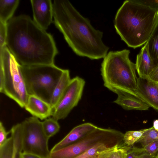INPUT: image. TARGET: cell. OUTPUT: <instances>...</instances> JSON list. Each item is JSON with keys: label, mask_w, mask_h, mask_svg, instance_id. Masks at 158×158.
<instances>
[{"label": "cell", "mask_w": 158, "mask_h": 158, "mask_svg": "<svg viewBox=\"0 0 158 158\" xmlns=\"http://www.w3.org/2000/svg\"><path fill=\"white\" fill-rule=\"evenodd\" d=\"M148 128L138 131H129L123 135V140L125 144L133 146Z\"/></svg>", "instance_id": "cb8c5ba5"}, {"label": "cell", "mask_w": 158, "mask_h": 158, "mask_svg": "<svg viewBox=\"0 0 158 158\" xmlns=\"http://www.w3.org/2000/svg\"><path fill=\"white\" fill-rule=\"evenodd\" d=\"M19 0H0V22L7 24L12 17Z\"/></svg>", "instance_id": "e0dca14e"}, {"label": "cell", "mask_w": 158, "mask_h": 158, "mask_svg": "<svg viewBox=\"0 0 158 158\" xmlns=\"http://www.w3.org/2000/svg\"><path fill=\"white\" fill-rule=\"evenodd\" d=\"M23 134V152L34 154L42 158H48L49 139L45 134L42 122L34 117L27 118L21 123Z\"/></svg>", "instance_id": "52a82bcc"}, {"label": "cell", "mask_w": 158, "mask_h": 158, "mask_svg": "<svg viewBox=\"0 0 158 158\" xmlns=\"http://www.w3.org/2000/svg\"><path fill=\"white\" fill-rule=\"evenodd\" d=\"M131 150L138 153H146L151 155H157L158 152V140L141 148L133 147Z\"/></svg>", "instance_id": "d4e9b609"}, {"label": "cell", "mask_w": 158, "mask_h": 158, "mask_svg": "<svg viewBox=\"0 0 158 158\" xmlns=\"http://www.w3.org/2000/svg\"><path fill=\"white\" fill-rule=\"evenodd\" d=\"M148 79L158 83V65L155 67L150 73Z\"/></svg>", "instance_id": "f546056e"}, {"label": "cell", "mask_w": 158, "mask_h": 158, "mask_svg": "<svg viewBox=\"0 0 158 158\" xmlns=\"http://www.w3.org/2000/svg\"><path fill=\"white\" fill-rule=\"evenodd\" d=\"M130 53L126 49L109 52L102 63L101 74L104 86L110 90L121 91L139 97L135 93L138 78L135 64L130 60Z\"/></svg>", "instance_id": "277c9868"}, {"label": "cell", "mask_w": 158, "mask_h": 158, "mask_svg": "<svg viewBox=\"0 0 158 158\" xmlns=\"http://www.w3.org/2000/svg\"><path fill=\"white\" fill-rule=\"evenodd\" d=\"M21 158H42L41 157L32 153L23 152L21 155Z\"/></svg>", "instance_id": "1f68e13d"}, {"label": "cell", "mask_w": 158, "mask_h": 158, "mask_svg": "<svg viewBox=\"0 0 158 158\" xmlns=\"http://www.w3.org/2000/svg\"><path fill=\"white\" fill-rule=\"evenodd\" d=\"M156 158H158V157H157V156H156Z\"/></svg>", "instance_id": "836d02e7"}, {"label": "cell", "mask_w": 158, "mask_h": 158, "mask_svg": "<svg viewBox=\"0 0 158 158\" xmlns=\"http://www.w3.org/2000/svg\"><path fill=\"white\" fill-rule=\"evenodd\" d=\"M71 79L69 70L64 69L52 94L50 105L53 110L64 92Z\"/></svg>", "instance_id": "2e32d148"}, {"label": "cell", "mask_w": 158, "mask_h": 158, "mask_svg": "<svg viewBox=\"0 0 158 158\" xmlns=\"http://www.w3.org/2000/svg\"><path fill=\"white\" fill-rule=\"evenodd\" d=\"M136 2L149 7L153 9L158 10V0H134Z\"/></svg>", "instance_id": "83f0119b"}, {"label": "cell", "mask_w": 158, "mask_h": 158, "mask_svg": "<svg viewBox=\"0 0 158 158\" xmlns=\"http://www.w3.org/2000/svg\"><path fill=\"white\" fill-rule=\"evenodd\" d=\"M158 140V131L153 127L148 128L136 143H140L144 147L149 144Z\"/></svg>", "instance_id": "603a6c76"}, {"label": "cell", "mask_w": 158, "mask_h": 158, "mask_svg": "<svg viewBox=\"0 0 158 158\" xmlns=\"http://www.w3.org/2000/svg\"><path fill=\"white\" fill-rule=\"evenodd\" d=\"M54 23L77 55L91 60L104 58L109 48L102 40L103 33L96 29L68 0H54Z\"/></svg>", "instance_id": "7a4b0ae2"}, {"label": "cell", "mask_w": 158, "mask_h": 158, "mask_svg": "<svg viewBox=\"0 0 158 158\" xmlns=\"http://www.w3.org/2000/svg\"><path fill=\"white\" fill-rule=\"evenodd\" d=\"M114 93L117 95L114 102L126 110H146L150 106L138 97L124 91L117 90Z\"/></svg>", "instance_id": "5bb4252c"}, {"label": "cell", "mask_w": 158, "mask_h": 158, "mask_svg": "<svg viewBox=\"0 0 158 158\" xmlns=\"http://www.w3.org/2000/svg\"><path fill=\"white\" fill-rule=\"evenodd\" d=\"M157 157H158V156H157Z\"/></svg>", "instance_id": "d590c367"}, {"label": "cell", "mask_w": 158, "mask_h": 158, "mask_svg": "<svg viewBox=\"0 0 158 158\" xmlns=\"http://www.w3.org/2000/svg\"><path fill=\"white\" fill-rule=\"evenodd\" d=\"M10 133V131L7 132L3 125V123L0 122V146L4 143L7 140V136Z\"/></svg>", "instance_id": "f1b7e54d"}, {"label": "cell", "mask_w": 158, "mask_h": 158, "mask_svg": "<svg viewBox=\"0 0 158 158\" xmlns=\"http://www.w3.org/2000/svg\"><path fill=\"white\" fill-rule=\"evenodd\" d=\"M128 149L126 147L119 148L118 152V158H127Z\"/></svg>", "instance_id": "4dcf8cb0"}, {"label": "cell", "mask_w": 158, "mask_h": 158, "mask_svg": "<svg viewBox=\"0 0 158 158\" xmlns=\"http://www.w3.org/2000/svg\"><path fill=\"white\" fill-rule=\"evenodd\" d=\"M114 130L97 127L90 133L74 143L57 150L50 152L48 158H74L100 142Z\"/></svg>", "instance_id": "ba28073f"}, {"label": "cell", "mask_w": 158, "mask_h": 158, "mask_svg": "<svg viewBox=\"0 0 158 158\" xmlns=\"http://www.w3.org/2000/svg\"><path fill=\"white\" fill-rule=\"evenodd\" d=\"M135 64L139 77L148 79L155 66L148 50L146 43L137 55Z\"/></svg>", "instance_id": "9a60e30c"}, {"label": "cell", "mask_w": 158, "mask_h": 158, "mask_svg": "<svg viewBox=\"0 0 158 158\" xmlns=\"http://www.w3.org/2000/svg\"><path fill=\"white\" fill-rule=\"evenodd\" d=\"M112 146L104 142H100L74 158H97L100 152Z\"/></svg>", "instance_id": "44dd1931"}, {"label": "cell", "mask_w": 158, "mask_h": 158, "mask_svg": "<svg viewBox=\"0 0 158 158\" xmlns=\"http://www.w3.org/2000/svg\"><path fill=\"white\" fill-rule=\"evenodd\" d=\"M33 20L40 27L47 30L52 22L53 4L51 0H31Z\"/></svg>", "instance_id": "30bf717a"}, {"label": "cell", "mask_w": 158, "mask_h": 158, "mask_svg": "<svg viewBox=\"0 0 158 158\" xmlns=\"http://www.w3.org/2000/svg\"><path fill=\"white\" fill-rule=\"evenodd\" d=\"M119 146L118 143L102 151L97 158H118V152Z\"/></svg>", "instance_id": "484cf974"}, {"label": "cell", "mask_w": 158, "mask_h": 158, "mask_svg": "<svg viewBox=\"0 0 158 158\" xmlns=\"http://www.w3.org/2000/svg\"><path fill=\"white\" fill-rule=\"evenodd\" d=\"M15 155L13 139L10 136L0 146V158H15Z\"/></svg>", "instance_id": "7402d4cb"}, {"label": "cell", "mask_w": 158, "mask_h": 158, "mask_svg": "<svg viewBox=\"0 0 158 158\" xmlns=\"http://www.w3.org/2000/svg\"><path fill=\"white\" fill-rule=\"evenodd\" d=\"M158 21V10L128 0L118 10L114 26L121 40L135 49L147 43Z\"/></svg>", "instance_id": "3957f363"}, {"label": "cell", "mask_w": 158, "mask_h": 158, "mask_svg": "<svg viewBox=\"0 0 158 158\" xmlns=\"http://www.w3.org/2000/svg\"><path fill=\"white\" fill-rule=\"evenodd\" d=\"M97 127L89 123L82 124L75 127L63 139L53 146L50 152L57 150L74 143L90 133Z\"/></svg>", "instance_id": "4fadbf2b"}, {"label": "cell", "mask_w": 158, "mask_h": 158, "mask_svg": "<svg viewBox=\"0 0 158 158\" xmlns=\"http://www.w3.org/2000/svg\"><path fill=\"white\" fill-rule=\"evenodd\" d=\"M6 46L19 64H54L58 51L52 35L29 16L12 17L7 23Z\"/></svg>", "instance_id": "6da1fadb"}, {"label": "cell", "mask_w": 158, "mask_h": 158, "mask_svg": "<svg viewBox=\"0 0 158 158\" xmlns=\"http://www.w3.org/2000/svg\"><path fill=\"white\" fill-rule=\"evenodd\" d=\"M26 90L50 104L54 89L64 69L54 64L24 66L19 64Z\"/></svg>", "instance_id": "5b68a950"}, {"label": "cell", "mask_w": 158, "mask_h": 158, "mask_svg": "<svg viewBox=\"0 0 158 158\" xmlns=\"http://www.w3.org/2000/svg\"><path fill=\"white\" fill-rule=\"evenodd\" d=\"M157 155L158 156V153H157Z\"/></svg>", "instance_id": "e575fe53"}, {"label": "cell", "mask_w": 158, "mask_h": 158, "mask_svg": "<svg viewBox=\"0 0 158 158\" xmlns=\"http://www.w3.org/2000/svg\"><path fill=\"white\" fill-rule=\"evenodd\" d=\"M32 116L44 120L52 116L53 109L50 104L34 95H29L24 107Z\"/></svg>", "instance_id": "7c38bea8"}, {"label": "cell", "mask_w": 158, "mask_h": 158, "mask_svg": "<svg viewBox=\"0 0 158 158\" xmlns=\"http://www.w3.org/2000/svg\"><path fill=\"white\" fill-rule=\"evenodd\" d=\"M153 127L156 131H158V119L154 121Z\"/></svg>", "instance_id": "d6a6232c"}, {"label": "cell", "mask_w": 158, "mask_h": 158, "mask_svg": "<svg viewBox=\"0 0 158 158\" xmlns=\"http://www.w3.org/2000/svg\"><path fill=\"white\" fill-rule=\"evenodd\" d=\"M146 44L155 67L158 65V21Z\"/></svg>", "instance_id": "d6986e66"}, {"label": "cell", "mask_w": 158, "mask_h": 158, "mask_svg": "<svg viewBox=\"0 0 158 158\" xmlns=\"http://www.w3.org/2000/svg\"><path fill=\"white\" fill-rule=\"evenodd\" d=\"M7 34V24L0 22V49L6 46Z\"/></svg>", "instance_id": "4316f807"}, {"label": "cell", "mask_w": 158, "mask_h": 158, "mask_svg": "<svg viewBox=\"0 0 158 158\" xmlns=\"http://www.w3.org/2000/svg\"><path fill=\"white\" fill-rule=\"evenodd\" d=\"M137 82L135 93L150 107L158 110V83L139 77Z\"/></svg>", "instance_id": "8fae6325"}, {"label": "cell", "mask_w": 158, "mask_h": 158, "mask_svg": "<svg viewBox=\"0 0 158 158\" xmlns=\"http://www.w3.org/2000/svg\"><path fill=\"white\" fill-rule=\"evenodd\" d=\"M11 136L12 138L14 149L16 153L15 158H21L23 152V134L21 123L13 126L10 131Z\"/></svg>", "instance_id": "ac0fdd59"}, {"label": "cell", "mask_w": 158, "mask_h": 158, "mask_svg": "<svg viewBox=\"0 0 158 158\" xmlns=\"http://www.w3.org/2000/svg\"><path fill=\"white\" fill-rule=\"evenodd\" d=\"M42 124L45 134L49 138L56 134L60 129L58 121L52 117L44 119L42 122Z\"/></svg>", "instance_id": "ffe728a7"}, {"label": "cell", "mask_w": 158, "mask_h": 158, "mask_svg": "<svg viewBox=\"0 0 158 158\" xmlns=\"http://www.w3.org/2000/svg\"><path fill=\"white\" fill-rule=\"evenodd\" d=\"M85 84L83 78L72 79L64 92L53 109L52 117L57 121L65 118L81 100Z\"/></svg>", "instance_id": "9c48e42d"}, {"label": "cell", "mask_w": 158, "mask_h": 158, "mask_svg": "<svg viewBox=\"0 0 158 158\" xmlns=\"http://www.w3.org/2000/svg\"><path fill=\"white\" fill-rule=\"evenodd\" d=\"M0 92L21 108L29 96L19 64L6 46L0 49Z\"/></svg>", "instance_id": "8992f818"}]
</instances>
